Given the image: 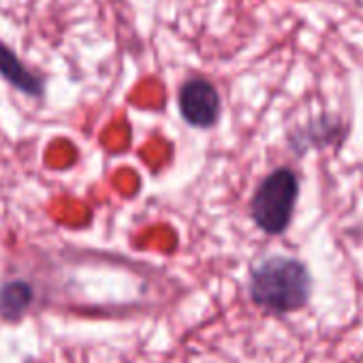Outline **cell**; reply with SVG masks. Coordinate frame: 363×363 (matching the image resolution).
Returning <instances> with one entry per match:
<instances>
[{
  "instance_id": "cell-1",
  "label": "cell",
  "mask_w": 363,
  "mask_h": 363,
  "mask_svg": "<svg viewBox=\"0 0 363 363\" xmlns=\"http://www.w3.org/2000/svg\"><path fill=\"white\" fill-rule=\"evenodd\" d=\"M248 293L255 306L272 314L301 310L312 293L308 267L291 257H267L250 272Z\"/></svg>"
},
{
  "instance_id": "cell-2",
  "label": "cell",
  "mask_w": 363,
  "mask_h": 363,
  "mask_svg": "<svg viewBox=\"0 0 363 363\" xmlns=\"http://www.w3.org/2000/svg\"><path fill=\"white\" fill-rule=\"evenodd\" d=\"M299 197V177L289 167L274 169L250 199V216L255 225L267 235H280L291 227L293 212Z\"/></svg>"
},
{
  "instance_id": "cell-3",
  "label": "cell",
  "mask_w": 363,
  "mask_h": 363,
  "mask_svg": "<svg viewBox=\"0 0 363 363\" xmlns=\"http://www.w3.org/2000/svg\"><path fill=\"white\" fill-rule=\"evenodd\" d=\"M177 107L186 124L195 128H212L220 118V94L212 82L193 77L182 84L177 92Z\"/></svg>"
},
{
  "instance_id": "cell-4",
  "label": "cell",
  "mask_w": 363,
  "mask_h": 363,
  "mask_svg": "<svg viewBox=\"0 0 363 363\" xmlns=\"http://www.w3.org/2000/svg\"><path fill=\"white\" fill-rule=\"evenodd\" d=\"M0 75H3L16 90L28 94V96H43L45 86L39 75H35L30 69L22 65L18 54L9 50L5 43H0Z\"/></svg>"
},
{
  "instance_id": "cell-5",
  "label": "cell",
  "mask_w": 363,
  "mask_h": 363,
  "mask_svg": "<svg viewBox=\"0 0 363 363\" xmlns=\"http://www.w3.org/2000/svg\"><path fill=\"white\" fill-rule=\"evenodd\" d=\"M35 301V291L24 280H13L0 286V318L3 320H20Z\"/></svg>"
}]
</instances>
